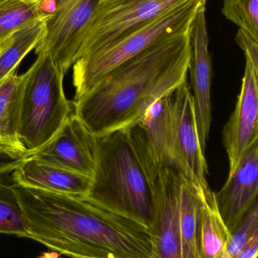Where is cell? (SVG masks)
Listing matches in <instances>:
<instances>
[{
    "label": "cell",
    "instance_id": "cell-14",
    "mask_svg": "<svg viewBox=\"0 0 258 258\" xmlns=\"http://www.w3.org/2000/svg\"><path fill=\"white\" fill-rule=\"evenodd\" d=\"M93 177L28 156L13 172L15 184L80 198L88 196Z\"/></svg>",
    "mask_w": 258,
    "mask_h": 258
},
{
    "label": "cell",
    "instance_id": "cell-3",
    "mask_svg": "<svg viewBox=\"0 0 258 258\" xmlns=\"http://www.w3.org/2000/svg\"><path fill=\"white\" fill-rule=\"evenodd\" d=\"M85 199L141 225L151 235L153 196L125 130L96 137V169Z\"/></svg>",
    "mask_w": 258,
    "mask_h": 258
},
{
    "label": "cell",
    "instance_id": "cell-19",
    "mask_svg": "<svg viewBox=\"0 0 258 258\" xmlns=\"http://www.w3.org/2000/svg\"><path fill=\"white\" fill-rule=\"evenodd\" d=\"M41 19H45L38 10L25 0H0V43Z\"/></svg>",
    "mask_w": 258,
    "mask_h": 258
},
{
    "label": "cell",
    "instance_id": "cell-21",
    "mask_svg": "<svg viewBox=\"0 0 258 258\" xmlns=\"http://www.w3.org/2000/svg\"><path fill=\"white\" fill-rule=\"evenodd\" d=\"M222 14L258 40V0H223Z\"/></svg>",
    "mask_w": 258,
    "mask_h": 258
},
{
    "label": "cell",
    "instance_id": "cell-23",
    "mask_svg": "<svg viewBox=\"0 0 258 258\" xmlns=\"http://www.w3.org/2000/svg\"><path fill=\"white\" fill-rule=\"evenodd\" d=\"M28 155L29 152H21L0 146V176L13 173Z\"/></svg>",
    "mask_w": 258,
    "mask_h": 258
},
{
    "label": "cell",
    "instance_id": "cell-15",
    "mask_svg": "<svg viewBox=\"0 0 258 258\" xmlns=\"http://www.w3.org/2000/svg\"><path fill=\"white\" fill-rule=\"evenodd\" d=\"M27 72H16L0 83V141L6 147L26 152L19 137L21 105Z\"/></svg>",
    "mask_w": 258,
    "mask_h": 258
},
{
    "label": "cell",
    "instance_id": "cell-1",
    "mask_svg": "<svg viewBox=\"0 0 258 258\" xmlns=\"http://www.w3.org/2000/svg\"><path fill=\"white\" fill-rule=\"evenodd\" d=\"M29 238L83 258H154L144 227L85 198L13 183Z\"/></svg>",
    "mask_w": 258,
    "mask_h": 258
},
{
    "label": "cell",
    "instance_id": "cell-10",
    "mask_svg": "<svg viewBox=\"0 0 258 258\" xmlns=\"http://www.w3.org/2000/svg\"><path fill=\"white\" fill-rule=\"evenodd\" d=\"M28 156L93 177L96 169V137L73 111L55 135Z\"/></svg>",
    "mask_w": 258,
    "mask_h": 258
},
{
    "label": "cell",
    "instance_id": "cell-12",
    "mask_svg": "<svg viewBox=\"0 0 258 258\" xmlns=\"http://www.w3.org/2000/svg\"><path fill=\"white\" fill-rule=\"evenodd\" d=\"M258 69L245 58L244 76L236 105L223 129V144L229 158V173L247 148L258 140Z\"/></svg>",
    "mask_w": 258,
    "mask_h": 258
},
{
    "label": "cell",
    "instance_id": "cell-27",
    "mask_svg": "<svg viewBox=\"0 0 258 258\" xmlns=\"http://www.w3.org/2000/svg\"><path fill=\"white\" fill-rule=\"evenodd\" d=\"M0 146H4V145H3L2 143H1V141H0ZM7 148H8V147H7Z\"/></svg>",
    "mask_w": 258,
    "mask_h": 258
},
{
    "label": "cell",
    "instance_id": "cell-4",
    "mask_svg": "<svg viewBox=\"0 0 258 258\" xmlns=\"http://www.w3.org/2000/svg\"><path fill=\"white\" fill-rule=\"evenodd\" d=\"M204 1L188 0L78 58L72 66L75 100L125 61L156 42L189 28Z\"/></svg>",
    "mask_w": 258,
    "mask_h": 258
},
{
    "label": "cell",
    "instance_id": "cell-20",
    "mask_svg": "<svg viewBox=\"0 0 258 258\" xmlns=\"http://www.w3.org/2000/svg\"><path fill=\"white\" fill-rule=\"evenodd\" d=\"M0 233L29 238L13 185L0 182Z\"/></svg>",
    "mask_w": 258,
    "mask_h": 258
},
{
    "label": "cell",
    "instance_id": "cell-13",
    "mask_svg": "<svg viewBox=\"0 0 258 258\" xmlns=\"http://www.w3.org/2000/svg\"><path fill=\"white\" fill-rule=\"evenodd\" d=\"M258 140L243 154L223 188L214 192L219 212L229 232L257 199Z\"/></svg>",
    "mask_w": 258,
    "mask_h": 258
},
{
    "label": "cell",
    "instance_id": "cell-7",
    "mask_svg": "<svg viewBox=\"0 0 258 258\" xmlns=\"http://www.w3.org/2000/svg\"><path fill=\"white\" fill-rule=\"evenodd\" d=\"M186 1L188 0H97L75 61Z\"/></svg>",
    "mask_w": 258,
    "mask_h": 258
},
{
    "label": "cell",
    "instance_id": "cell-9",
    "mask_svg": "<svg viewBox=\"0 0 258 258\" xmlns=\"http://www.w3.org/2000/svg\"><path fill=\"white\" fill-rule=\"evenodd\" d=\"M206 1L201 4L190 27L188 64L198 134L204 151L206 149L211 130V90L213 75L211 55L208 50L209 38L205 16Z\"/></svg>",
    "mask_w": 258,
    "mask_h": 258
},
{
    "label": "cell",
    "instance_id": "cell-17",
    "mask_svg": "<svg viewBox=\"0 0 258 258\" xmlns=\"http://www.w3.org/2000/svg\"><path fill=\"white\" fill-rule=\"evenodd\" d=\"M179 229L181 258H200L199 247V199L192 185L180 174L179 188Z\"/></svg>",
    "mask_w": 258,
    "mask_h": 258
},
{
    "label": "cell",
    "instance_id": "cell-5",
    "mask_svg": "<svg viewBox=\"0 0 258 258\" xmlns=\"http://www.w3.org/2000/svg\"><path fill=\"white\" fill-rule=\"evenodd\" d=\"M19 137L29 154L48 143L74 111L64 93V75L47 54H37L27 71Z\"/></svg>",
    "mask_w": 258,
    "mask_h": 258
},
{
    "label": "cell",
    "instance_id": "cell-25",
    "mask_svg": "<svg viewBox=\"0 0 258 258\" xmlns=\"http://www.w3.org/2000/svg\"><path fill=\"white\" fill-rule=\"evenodd\" d=\"M32 4L40 12L43 18L49 20L66 0H25Z\"/></svg>",
    "mask_w": 258,
    "mask_h": 258
},
{
    "label": "cell",
    "instance_id": "cell-16",
    "mask_svg": "<svg viewBox=\"0 0 258 258\" xmlns=\"http://www.w3.org/2000/svg\"><path fill=\"white\" fill-rule=\"evenodd\" d=\"M198 196L200 258H222L230 238V232L219 212L214 192L211 196Z\"/></svg>",
    "mask_w": 258,
    "mask_h": 258
},
{
    "label": "cell",
    "instance_id": "cell-18",
    "mask_svg": "<svg viewBox=\"0 0 258 258\" xmlns=\"http://www.w3.org/2000/svg\"><path fill=\"white\" fill-rule=\"evenodd\" d=\"M45 19L24 27L4 40L0 49V83L16 72L23 58L35 49L46 31Z\"/></svg>",
    "mask_w": 258,
    "mask_h": 258
},
{
    "label": "cell",
    "instance_id": "cell-24",
    "mask_svg": "<svg viewBox=\"0 0 258 258\" xmlns=\"http://www.w3.org/2000/svg\"><path fill=\"white\" fill-rule=\"evenodd\" d=\"M238 46L244 52L245 58L258 69V40H254L245 31L238 29L235 38Z\"/></svg>",
    "mask_w": 258,
    "mask_h": 258
},
{
    "label": "cell",
    "instance_id": "cell-2",
    "mask_svg": "<svg viewBox=\"0 0 258 258\" xmlns=\"http://www.w3.org/2000/svg\"><path fill=\"white\" fill-rule=\"evenodd\" d=\"M190 27L125 61L74 101V112L95 137L138 123L152 104L187 80Z\"/></svg>",
    "mask_w": 258,
    "mask_h": 258
},
{
    "label": "cell",
    "instance_id": "cell-26",
    "mask_svg": "<svg viewBox=\"0 0 258 258\" xmlns=\"http://www.w3.org/2000/svg\"><path fill=\"white\" fill-rule=\"evenodd\" d=\"M258 256V230L246 241L235 258H257Z\"/></svg>",
    "mask_w": 258,
    "mask_h": 258
},
{
    "label": "cell",
    "instance_id": "cell-6",
    "mask_svg": "<svg viewBox=\"0 0 258 258\" xmlns=\"http://www.w3.org/2000/svg\"><path fill=\"white\" fill-rule=\"evenodd\" d=\"M171 167L176 169L196 188L199 195L210 196L205 151L199 141L194 101L185 80L171 93Z\"/></svg>",
    "mask_w": 258,
    "mask_h": 258
},
{
    "label": "cell",
    "instance_id": "cell-8",
    "mask_svg": "<svg viewBox=\"0 0 258 258\" xmlns=\"http://www.w3.org/2000/svg\"><path fill=\"white\" fill-rule=\"evenodd\" d=\"M96 3L97 0H66L46 22L36 54L49 55L64 75L75 63Z\"/></svg>",
    "mask_w": 258,
    "mask_h": 258
},
{
    "label": "cell",
    "instance_id": "cell-28",
    "mask_svg": "<svg viewBox=\"0 0 258 258\" xmlns=\"http://www.w3.org/2000/svg\"><path fill=\"white\" fill-rule=\"evenodd\" d=\"M1 46H2V43H0V49H1Z\"/></svg>",
    "mask_w": 258,
    "mask_h": 258
},
{
    "label": "cell",
    "instance_id": "cell-11",
    "mask_svg": "<svg viewBox=\"0 0 258 258\" xmlns=\"http://www.w3.org/2000/svg\"><path fill=\"white\" fill-rule=\"evenodd\" d=\"M180 173L170 166L162 167L151 185L153 196V229L151 241L154 258H181L178 217Z\"/></svg>",
    "mask_w": 258,
    "mask_h": 258
},
{
    "label": "cell",
    "instance_id": "cell-22",
    "mask_svg": "<svg viewBox=\"0 0 258 258\" xmlns=\"http://www.w3.org/2000/svg\"><path fill=\"white\" fill-rule=\"evenodd\" d=\"M256 230H258L257 199L231 231L230 238L222 258H235L246 241Z\"/></svg>",
    "mask_w": 258,
    "mask_h": 258
}]
</instances>
